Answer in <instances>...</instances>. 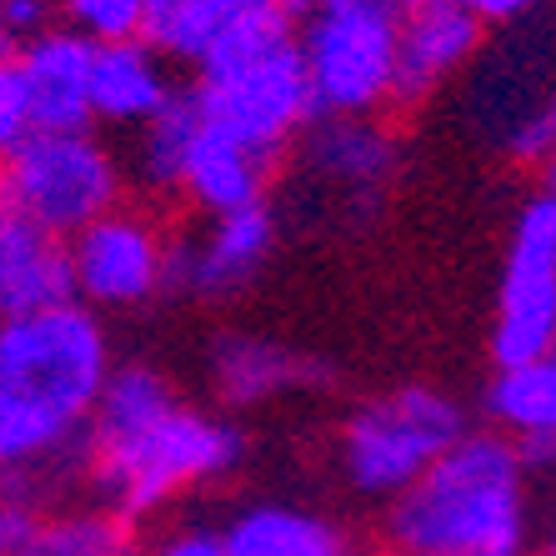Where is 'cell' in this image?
I'll use <instances>...</instances> for the list:
<instances>
[{"instance_id":"ffe728a7","label":"cell","mask_w":556,"mask_h":556,"mask_svg":"<svg viewBox=\"0 0 556 556\" xmlns=\"http://www.w3.org/2000/svg\"><path fill=\"white\" fill-rule=\"evenodd\" d=\"M486 416L511 441L546 437L556 441V346L517 366H496L486 387Z\"/></svg>"},{"instance_id":"44dd1931","label":"cell","mask_w":556,"mask_h":556,"mask_svg":"<svg viewBox=\"0 0 556 556\" xmlns=\"http://www.w3.org/2000/svg\"><path fill=\"white\" fill-rule=\"evenodd\" d=\"M130 546H136L130 521L96 506V511H55V517L40 511L15 556H130Z\"/></svg>"},{"instance_id":"30bf717a","label":"cell","mask_w":556,"mask_h":556,"mask_svg":"<svg viewBox=\"0 0 556 556\" xmlns=\"http://www.w3.org/2000/svg\"><path fill=\"white\" fill-rule=\"evenodd\" d=\"M71 286L80 306H141L166 286V251L151 216L111 206L91 226H80L71 241Z\"/></svg>"},{"instance_id":"cb8c5ba5","label":"cell","mask_w":556,"mask_h":556,"mask_svg":"<svg viewBox=\"0 0 556 556\" xmlns=\"http://www.w3.org/2000/svg\"><path fill=\"white\" fill-rule=\"evenodd\" d=\"M21 136H30V101H26V80L15 55H0V151H11Z\"/></svg>"},{"instance_id":"e0dca14e","label":"cell","mask_w":556,"mask_h":556,"mask_svg":"<svg viewBox=\"0 0 556 556\" xmlns=\"http://www.w3.org/2000/svg\"><path fill=\"white\" fill-rule=\"evenodd\" d=\"M166 61L146 40H111L91 55V121L146 126L170 101Z\"/></svg>"},{"instance_id":"d4e9b609","label":"cell","mask_w":556,"mask_h":556,"mask_svg":"<svg viewBox=\"0 0 556 556\" xmlns=\"http://www.w3.org/2000/svg\"><path fill=\"white\" fill-rule=\"evenodd\" d=\"M0 15H5V26H11V36L26 46L30 36H40L46 30V0H0Z\"/></svg>"},{"instance_id":"f1b7e54d","label":"cell","mask_w":556,"mask_h":556,"mask_svg":"<svg viewBox=\"0 0 556 556\" xmlns=\"http://www.w3.org/2000/svg\"><path fill=\"white\" fill-rule=\"evenodd\" d=\"M281 5H286V11H291V15H306L311 5H316V0H281Z\"/></svg>"},{"instance_id":"4fadbf2b","label":"cell","mask_w":556,"mask_h":556,"mask_svg":"<svg viewBox=\"0 0 556 556\" xmlns=\"http://www.w3.org/2000/svg\"><path fill=\"white\" fill-rule=\"evenodd\" d=\"M91 55L96 46L80 30H40L30 36L15 65L26 80L30 130H86L91 126Z\"/></svg>"},{"instance_id":"484cf974","label":"cell","mask_w":556,"mask_h":556,"mask_svg":"<svg viewBox=\"0 0 556 556\" xmlns=\"http://www.w3.org/2000/svg\"><path fill=\"white\" fill-rule=\"evenodd\" d=\"M456 5H466L481 26H502V21H521V15H531L542 0H456Z\"/></svg>"},{"instance_id":"7a4b0ae2","label":"cell","mask_w":556,"mask_h":556,"mask_svg":"<svg viewBox=\"0 0 556 556\" xmlns=\"http://www.w3.org/2000/svg\"><path fill=\"white\" fill-rule=\"evenodd\" d=\"M387 536L421 556H521L527 552V466L502 431L462 437L391 496Z\"/></svg>"},{"instance_id":"277c9868","label":"cell","mask_w":556,"mask_h":556,"mask_svg":"<svg viewBox=\"0 0 556 556\" xmlns=\"http://www.w3.org/2000/svg\"><path fill=\"white\" fill-rule=\"evenodd\" d=\"M396 0H316L296 36L316 116H376L396 86Z\"/></svg>"},{"instance_id":"5bb4252c","label":"cell","mask_w":556,"mask_h":556,"mask_svg":"<svg viewBox=\"0 0 556 556\" xmlns=\"http://www.w3.org/2000/svg\"><path fill=\"white\" fill-rule=\"evenodd\" d=\"M331 381L321 356L286 346L271 337H220L211 346V387L226 406H261L286 391H311Z\"/></svg>"},{"instance_id":"6da1fadb","label":"cell","mask_w":556,"mask_h":556,"mask_svg":"<svg viewBox=\"0 0 556 556\" xmlns=\"http://www.w3.org/2000/svg\"><path fill=\"white\" fill-rule=\"evenodd\" d=\"M105 376L111 346L91 306L61 301L0 321V471L86 456Z\"/></svg>"},{"instance_id":"7402d4cb","label":"cell","mask_w":556,"mask_h":556,"mask_svg":"<svg viewBox=\"0 0 556 556\" xmlns=\"http://www.w3.org/2000/svg\"><path fill=\"white\" fill-rule=\"evenodd\" d=\"M195 130H201V116H195L191 96H170L141 126V141H136V176H141V186H151V191H176Z\"/></svg>"},{"instance_id":"603a6c76","label":"cell","mask_w":556,"mask_h":556,"mask_svg":"<svg viewBox=\"0 0 556 556\" xmlns=\"http://www.w3.org/2000/svg\"><path fill=\"white\" fill-rule=\"evenodd\" d=\"M146 5H151V0H65V26L80 30L91 46L141 40Z\"/></svg>"},{"instance_id":"8992f818","label":"cell","mask_w":556,"mask_h":556,"mask_svg":"<svg viewBox=\"0 0 556 556\" xmlns=\"http://www.w3.org/2000/svg\"><path fill=\"white\" fill-rule=\"evenodd\" d=\"M466 431L462 406L437 387H391L351 412L341 431V466L362 496H402Z\"/></svg>"},{"instance_id":"9c48e42d","label":"cell","mask_w":556,"mask_h":556,"mask_svg":"<svg viewBox=\"0 0 556 556\" xmlns=\"http://www.w3.org/2000/svg\"><path fill=\"white\" fill-rule=\"evenodd\" d=\"M296 36V15L281 0H151L141 40L166 61L216 71L241 55Z\"/></svg>"},{"instance_id":"4316f807","label":"cell","mask_w":556,"mask_h":556,"mask_svg":"<svg viewBox=\"0 0 556 556\" xmlns=\"http://www.w3.org/2000/svg\"><path fill=\"white\" fill-rule=\"evenodd\" d=\"M30 527H36V511H26V506H15L0 496V556H15V546L26 542Z\"/></svg>"},{"instance_id":"3957f363","label":"cell","mask_w":556,"mask_h":556,"mask_svg":"<svg viewBox=\"0 0 556 556\" xmlns=\"http://www.w3.org/2000/svg\"><path fill=\"white\" fill-rule=\"evenodd\" d=\"M241 456H247V441L231 421L191 412V406H170L151 427L121 441L86 446V477L105 511H116L121 521L136 527L191 486L231 477Z\"/></svg>"},{"instance_id":"2e32d148","label":"cell","mask_w":556,"mask_h":556,"mask_svg":"<svg viewBox=\"0 0 556 556\" xmlns=\"http://www.w3.org/2000/svg\"><path fill=\"white\" fill-rule=\"evenodd\" d=\"M306 166L351 201H376L396 176V141L371 116H316L306 126Z\"/></svg>"},{"instance_id":"4dcf8cb0","label":"cell","mask_w":556,"mask_h":556,"mask_svg":"<svg viewBox=\"0 0 556 556\" xmlns=\"http://www.w3.org/2000/svg\"><path fill=\"white\" fill-rule=\"evenodd\" d=\"M391 556H421V552H396V546H391Z\"/></svg>"},{"instance_id":"d6986e66","label":"cell","mask_w":556,"mask_h":556,"mask_svg":"<svg viewBox=\"0 0 556 556\" xmlns=\"http://www.w3.org/2000/svg\"><path fill=\"white\" fill-rule=\"evenodd\" d=\"M226 556H351L337 521L301 506H251L220 531Z\"/></svg>"},{"instance_id":"83f0119b","label":"cell","mask_w":556,"mask_h":556,"mask_svg":"<svg viewBox=\"0 0 556 556\" xmlns=\"http://www.w3.org/2000/svg\"><path fill=\"white\" fill-rule=\"evenodd\" d=\"M542 176H546V191L556 195V141H552V151L542 155Z\"/></svg>"},{"instance_id":"5b68a950","label":"cell","mask_w":556,"mask_h":556,"mask_svg":"<svg viewBox=\"0 0 556 556\" xmlns=\"http://www.w3.org/2000/svg\"><path fill=\"white\" fill-rule=\"evenodd\" d=\"M121 201L116 155L86 130H30L0 151V211L40 231L71 236Z\"/></svg>"},{"instance_id":"ba28073f","label":"cell","mask_w":556,"mask_h":556,"mask_svg":"<svg viewBox=\"0 0 556 556\" xmlns=\"http://www.w3.org/2000/svg\"><path fill=\"white\" fill-rule=\"evenodd\" d=\"M556 346V195L542 191L511 220L496 281L492 362L517 366Z\"/></svg>"},{"instance_id":"f546056e","label":"cell","mask_w":556,"mask_h":556,"mask_svg":"<svg viewBox=\"0 0 556 556\" xmlns=\"http://www.w3.org/2000/svg\"><path fill=\"white\" fill-rule=\"evenodd\" d=\"M546 116L556 121V86H552V96H546Z\"/></svg>"},{"instance_id":"ac0fdd59","label":"cell","mask_w":556,"mask_h":556,"mask_svg":"<svg viewBox=\"0 0 556 556\" xmlns=\"http://www.w3.org/2000/svg\"><path fill=\"white\" fill-rule=\"evenodd\" d=\"M266 181H271V166L261 161L256 151H247L241 141L220 136L201 121L191 151H186L181 181L176 191H186L206 216H226V211H247L266 201Z\"/></svg>"},{"instance_id":"8fae6325","label":"cell","mask_w":556,"mask_h":556,"mask_svg":"<svg viewBox=\"0 0 556 556\" xmlns=\"http://www.w3.org/2000/svg\"><path fill=\"white\" fill-rule=\"evenodd\" d=\"M276 251V216L271 206H247V211H226L211 216L206 231L191 241H170L166 251V286L191 291L206 301L241 296Z\"/></svg>"},{"instance_id":"1f68e13d","label":"cell","mask_w":556,"mask_h":556,"mask_svg":"<svg viewBox=\"0 0 556 556\" xmlns=\"http://www.w3.org/2000/svg\"><path fill=\"white\" fill-rule=\"evenodd\" d=\"M552 556H556V542H552Z\"/></svg>"},{"instance_id":"52a82bcc","label":"cell","mask_w":556,"mask_h":556,"mask_svg":"<svg viewBox=\"0 0 556 556\" xmlns=\"http://www.w3.org/2000/svg\"><path fill=\"white\" fill-rule=\"evenodd\" d=\"M186 96L211 130L256 151L266 166H276V155L316 121L296 36L281 40V46H266L256 55H241L231 65L201 71Z\"/></svg>"},{"instance_id":"7c38bea8","label":"cell","mask_w":556,"mask_h":556,"mask_svg":"<svg viewBox=\"0 0 556 556\" xmlns=\"http://www.w3.org/2000/svg\"><path fill=\"white\" fill-rule=\"evenodd\" d=\"M477 51H481V21L466 5H456V0L402 5L391 111H416L421 101H431Z\"/></svg>"},{"instance_id":"9a60e30c","label":"cell","mask_w":556,"mask_h":556,"mask_svg":"<svg viewBox=\"0 0 556 556\" xmlns=\"http://www.w3.org/2000/svg\"><path fill=\"white\" fill-rule=\"evenodd\" d=\"M76 301L71 251L61 236L0 211V321Z\"/></svg>"}]
</instances>
